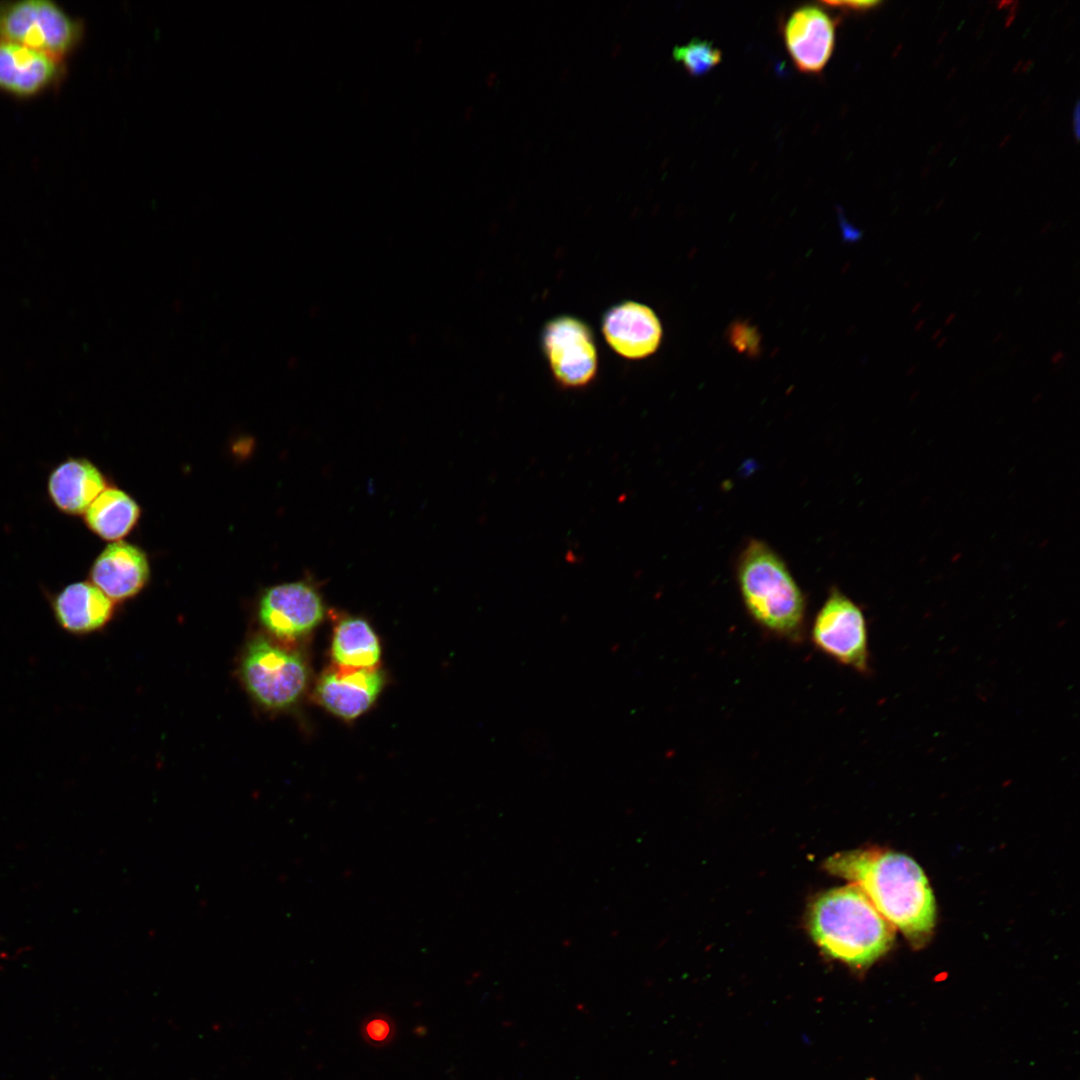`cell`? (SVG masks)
Here are the masks:
<instances>
[{
	"mask_svg": "<svg viewBox=\"0 0 1080 1080\" xmlns=\"http://www.w3.org/2000/svg\"><path fill=\"white\" fill-rule=\"evenodd\" d=\"M241 678L258 704L267 709H284L305 690L308 669L298 653L257 636L245 649Z\"/></svg>",
	"mask_w": 1080,
	"mask_h": 1080,
	"instance_id": "277c9868",
	"label": "cell"
},
{
	"mask_svg": "<svg viewBox=\"0 0 1080 1080\" xmlns=\"http://www.w3.org/2000/svg\"><path fill=\"white\" fill-rule=\"evenodd\" d=\"M48 600L55 623L72 636L101 631L114 614L113 601L88 581L68 584Z\"/></svg>",
	"mask_w": 1080,
	"mask_h": 1080,
	"instance_id": "8fae6325",
	"label": "cell"
},
{
	"mask_svg": "<svg viewBox=\"0 0 1080 1080\" xmlns=\"http://www.w3.org/2000/svg\"><path fill=\"white\" fill-rule=\"evenodd\" d=\"M57 59L29 47L0 40V88L15 95H33L58 72Z\"/></svg>",
	"mask_w": 1080,
	"mask_h": 1080,
	"instance_id": "9a60e30c",
	"label": "cell"
},
{
	"mask_svg": "<svg viewBox=\"0 0 1080 1080\" xmlns=\"http://www.w3.org/2000/svg\"><path fill=\"white\" fill-rule=\"evenodd\" d=\"M953 317H954V314H951L950 317L948 318V321H946L945 323L948 324L951 321V319H953Z\"/></svg>",
	"mask_w": 1080,
	"mask_h": 1080,
	"instance_id": "44dd1931",
	"label": "cell"
},
{
	"mask_svg": "<svg viewBox=\"0 0 1080 1080\" xmlns=\"http://www.w3.org/2000/svg\"><path fill=\"white\" fill-rule=\"evenodd\" d=\"M259 620L281 639H296L312 631L323 619L324 605L318 590L297 581L268 588L259 601Z\"/></svg>",
	"mask_w": 1080,
	"mask_h": 1080,
	"instance_id": "ba28073f",
	"label": "cell"
},
{
	"mask_svg": "<svg viewBox=\"0 0 1080 1080\" xmlns=\"http://www.w3.org/2000/svg\"><path fill=\"white\" fill-rule=\"evenodd\" d=\"M106 488L103 474L84 458L63 461L48 478L50 500L59 511L69 515L84 514Z\"/></svg>",
	"mask_w": 1080,
	"mask_h": 1080,
	"instance_id": "5bb4252c",
	"label": "cell"
},
{
	"mask_svg": "<svg viewBox=\"0 0 1080 1080\" xmlns=\"http://www.w3.org/2000/svg\"><path fill=\"white\" fill-rule=\"evenodd\" d=\"M139 516L138 504L127 493L106 488L85 511L84 520L96 535L115 542L133 529Z\"/></svg>",
	"mask_w": 1080,
	"mask_h": 1080,
	"instance_id": "2e32d148",
	"label": "cell"
},
{
	"mask_svg": "<svg viewBox=\"0 0 1080 1080\" xmlns=\"http://www.w3.org/2000/svg\"><path fill=\"white\" fill-rule=\"evenodd\" d=\"M362 1037L370 1045L382 1047L389 1044L395 1035V1025L389 1016L375 1014L369 1016L361 1027Z\"/></svg>",
	"mask_w": 1080,
	"mask_h": 1080,
	"instance_id": "d6986e66",
	"label": "cell"
},
{
	"mask_svg": "<svg viewBox=\"0 0 1080 1080\" xmlns=\"http://www.w3.org/2000/svg\"><path fill=\"white\" fill-rule=\"evenodd\" d=\"M383 683V673L376 668L338 666L322 675L315 696L333 714L354 719L370 708L381 692Z\"/></svg>",
	"mask_w": 1080,
	"mask_h": 1080,
	"instance_id": "30bf717a",
	"label": "cell"
},
{
	"mask_svg": "<svg viewBox=\"0 0 1080 1080\" xmlns=\"http://www.w3.org/2000/svg\"><path fill=\"white\" fill-rule=\"evenodd\" d=\"M149 574L145 553L123 541L107 545L89 572L91 583L112 601L135 596L147 583Z\"/></svg>",
	"mask_w": 1080,
	"mask_h": 1080,
	"instance_id": "4fadbf2b",
	"label": "cell"
},
{
	"mask_svg": "<svg viewBox=\"0 0 1080 1080\" xmlns=\"http://www.w3.org/2000/svg\"><path fill=\"white\" fill-rule=\"evenodd\" d=\"M821 3L828 8H838L844 11H865L880 4L879 1H822Z\"/></svg>",
	"mask_w": 1080,
	"mask_h": 1080,
	"instance_id": "ffe728a7",
	"label": "cell"
},
{
	"mask_svg": "<svg viewBox=\"0 0 1080 1080\" xmlns=\"http://www.w3.org/2000/svg\"><path fill=\"white\" fill-rule=\"evenodd\" d=\"M810 933L830 957L866 968L893 945L895 928L855 884L820 895L809 913Z\"/></svg>",
	"mask_w": 1080,
	"mask_h": 1080,
	"instance_id": "7a4b0ae2",
	"label": "cell"
},
{
	"mask_svg": "<svg viewBox=\"0 0 1080 1080\" xmlns=\"http://www.w3.org/2000/svg\"><path fill=\"white\" fill-rule=\"evenodd\" d=\"M78 35V25L50 1H20L0 11V40L29 47L57 60L72 48Z\"/></svg>",
	"mask_w": 1080,
	"mask_h": 1080,
	"instance_id": "8992f818",
	"label": "cell"
},
{
	"mask_svg": "<svg viewBox=\"0 0 1080 1080\" xmlns=\"http://www.w3.org/2000/svg\"><path fill=\"white\" fill-rule=\"evenodd\" d=\"M814 647L856 672L870 673L867 623L862 609L837 588H832L810 630Z\"/></svg>",
	"mask_w": 1080,
	"mask_h": 1080,
	"instance_id": "5b68a950",
	"label": "cell"
},
{
	"mask_svg": "<svg viewBox=\"0 0 1080 1080\" xmlns=\"http://www.w3.org/2000/svg\"><path fill=\"white\" fill-rule=\"evenodd\" d=\"M744 607L763 631L792 643L805 635L806 598L783 559L767 543L749 540L736 561Z\"/></svg>",
	"mask_w": 1080,
	"mask_h": 1080,
	"instance_id": "3957f363",
	"label": "cell"
},
{
	"mask_svg": "<svg viewBox=\"0 0 1080 1080\" xmlns=\"http://www.w3.org/2000/svg\"><path fill=\"white\" fill-rule=\"evenodd\" d=\"M332 656L338 666L376 668L381 656L378 637L365 620L346 618L335 629Z\"/></svg>",
	"mask_w": 1080,
	"mask_h": 1080,
	"instance_id": "e0dca14e",
	"label": "cell"
},
{
	"mask_svg": "<svg viewBox=\"0 0 1080 1080\" xmlns=\"http://www.w3.org/2000/svg\"><path fill=\"white\" fill-rule=\"evenodd\" d=\"M672 55L692 76L704 75L722 59L721 50L712 42L699 38H694L684 45L675 46Z\"/></svg>",
	"mask_w": 1080,
	"mask_h": 1080,
	"instance_id": "ac0fdd59",
	"label": "cell"
},
{
	"mask_svg": "<svg viewBox=\"0 0 1080 1080\" xmlns=\"http://www.w3.org/2000/svg\"><path fill=\"white\" fill-rule=\"evenodd\" d=\"M825 867L857 885L914 948L928 942L935 925V900L913 859L889 850L860 849L828 858Z\"/></svg>",
	"mask_w": 1080,
	"mask_h": 1080,
	"instance_id": "6da1fadb",
	"label": "cell"
},
{
	"mask_svg": "<svg viewBox=\"0 0 1080 1080\" xmlns=\"http://www.w3.org/2000/svg\"><path fill=\"white\" fill-rule=\"evenodd\" d=\"M836 24L824 7L806 5L790 14L783 37L798 70L813 74L822 71L834 49Z\"/></svg>",
	"mask_w": 1080,
	"mask_h": 1080,
	"instance_id": "9c48e42d",
	"label": "cell"
},
{
	"mask_svg": "<svg viewBox=\"0 0 1080 1080\" xmlns=\"http://www.w3.org/2000/svg\"><path fill=\"white\" fill-rule=\"evenodd\" d=\"M542 345L555 379L566 387H581L592 381L598 357L589 327L582 321L561 316L544 328Z\"/></svg>",
	"mask_w": 1080,
	"mask_h": 1080,
	"instance_id": "52a82bcc",
	"label": "cell"
},
{
	"mask_svg": "<svg viewBox=\"0 0 1080 1080\" xmlns=\"http://www.w3.org/2000/svg\"><path fill=\"white\" fill-rule=\"evenodd\" d=\"M602 330L613 350L628 359H640L654 353L662 338V327L654 311L634 301L623 302L607 311Z\"/></svg>",
	"mask_w": 1080,
	"mask_h": 1080,
	"instance_id": "7c38bea8",
	"label": "cell"
}]
</instances>
